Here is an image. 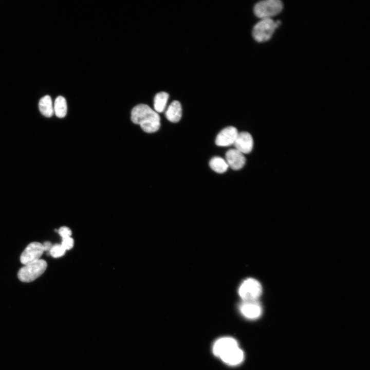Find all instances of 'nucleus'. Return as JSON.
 Segmentation results:
<instances>
[{"instance_id": "nucleus-1", "label": "nucleus", "mask_w": 370, "mask_h": 370, "mask_svg": "<svg viewBox=\"0 0 370 370\" xmlns=\"http://www.w3.org/2000/svg\"><path fill=\"white\" fill-rule=\"evenodd\" d=\"M131 120L148 133L157 132L160 126V118L158 114L144 104H138L133 108Z\"/></svg>"}, {"instance_id": "nucleus-2", "label": "nucleus", "mask_w": 370, "mask_h": 370, "mask_svg": "<svg viewBox=\"0 0 370 370\" xmlns=\"http://www.w3.org/2000/svg\"><path fill=\"white\" fill-rule=\"evenodd\" d=\"M47 267L46 262L43 259L24 265L17 273L18 278L23 282H32L45 271Z\"/></svg>"}, {"instance_id": "nucleus-3", "label": "nucleus", "mask_w": 370, "mask_h": 370, "mask_svg": "<svg viewBox=\"0 0 370 370\" xmlns=\"http://www.w3.org/2000/svg\"><path fill=\"white\" fill-rule=\"evenodd\" d=\"M281 22H274L271 18L261 19L253 27L252 36L258 42H264L269 40L273 34L275 29Z\"/></svg>"}, {"instance_id": "nucleus-4", "label": "nucleus", "mask_w": 370, "mask_h": 370, "mask_svg": "<svg viewBox=\"0 0 370 370\" xmlns=\"http://www.w3.org/2000/svg\"><path fill=\"white\" fill-rule=\"evenodd\" d=\"M283 8V3L280 0H265L256 3L253 11L255 15L261 19L271 18L279 14Z\"/></svg>"}, {"instance_id": "nucleus-5", "label": "nucleus", "mask_w": 370, "mask_h": 370, "mask_svg": "<svg viewBox=\"0 0 370 370\" xmlns=\"http://www.w3.org/2000/svg\"><path fill=\"white\" fill-rule=\"evenodd\" d=\"M262 293L260 283L253 278L244 280L238 288V294L242 301L257 300Z\"/></svg>"}, {"instance_id": "nucleus-6", "label": "nucleus", "mask_w": 370, "mask_h": 370, "mask_svg": "<svg viewBox=\"0 0 370 370\" xmlns=\"http://www.w3.org/2000/svg\"><path fill=\"white\" fill-rule=\"evenodd\" d=\"M239 310L244 317L251 320L259 318L263 312L262 307L257 300L242 301Z\"/></svg>"}, {"instance_id": "nucleus-7", "label": "nucleus", "mask_w": 370, "mask_h": 370, "mask_svg": "<svg viewBox=\"0 0 370 370\" xmlns=\"http://www.w3.org/2000/svg\"><path fill=\"white\" fill-rule=\"evenodd\" d=\"M43 252L42 244L36 242H32L22 253L20 261L24 265L35 262L40 259Z\"/></svg>"}, {"instance_id": "nucleus-8", "label": "nucleus", "mask_w": 370, "mask_h": 370, "mask_svg": "<svg viewBox=\"0 0 370 370\" xmlns=\"http://www.w3.org/2000/svg\"><path fill=\"white\" fill-rule=\"evenodd\" d=\"M236 340L230 337H224L216 340L212 346L213 354L220 358L232 348L238 346Z\"/></svg>"}, {"instance_id": "nucleus-9", "label": "nucleus", "mask_w": 370, "mask_h": 370, "mask_svg": "<svg viewBox=\"0 0 370 370\" xmlns=\"http://www.w3.org/2000/svg\"><path fill=\"white\" fill-rule=\"evenodd\" d=\"M237 129L228 126L223 129L217 135L215 143L219 146H228L234 144L238 135Z\"/></svg>"}, {"instance_id": "nucleus-10", "label": "nucleus", "mask_w": 370, "mask_h": 370, "mask_svg": "<svg viewBox=\"0 0 370 370\" xmlns=\"http://www.w3.org/2000/svg\"><path fill=\"white\" fill-rule=\"evenodd\" d=\"M235 149L244 154L251 152L253 147V139L249 133L243 132L238 133L233 144Z\"/></svg>"}, {"instance_id": "nucleus-11", "label": "nucleus", "mask_w": 370, "mask_h": 370, "mask_svg": "<svg viewBox=\"0 0 370 370\" xmlns=\"http://www.w3.org/2000/svg\"><path fill=\"white\" fill-rule=\"evenodd\" d=\"M225 160L228 166L234 170H240L246 163L244 154L235 149H230L226 152Z\"/></svg>"}, {"instance_id": "nucleus-12", "label": "nucleus", "mask_w": 370, "mask_h": 370, "mask_svg": "<svg viewBox=\"0 0 370 370\" xmlns=\"http://www.w3.org/2000/svg\"><path fill=\"white\" fill-rule=\"evenodd\" d=\"M245 358L243 350L239 346L232 348L221 356L219 359L230 366H236L243 362Z\"/></svg>"}, {"instance_id": "nucleus-13", "label": "nucleus", "mask_w": 370, "mask_h": 370, "mask_svg": "<svg viewBox=\"0 0 370 370\" xmlns=\"http://www.w3.org/2000/svg\"><path fill=\"white\" fill-rule=\"evenodd\" d=\"M166 119L171 122H178L182 116V108L178 101H173L167 108L165 113Z\"/></svg>"}, {"instance_id": "nucleus-14", "label": "nucleus", "mask_w": 370, "mask_h": 370, "mask_svg": "<svg viewBox=\"0 0 370 370\" xmlns=\"http://www.w3.org/2000/svg\"><path fill=\"white\" fill-rule=\"evenodd\" d=\"M39 108L43 116L48 118L52 117L54 114V110L50 96L46 95L41 98L39 103Z\"/></svg>"}, {"instance_id": "nucleus-15", "label": "nucleus", "mask_w": 370, "mask_h": 370, "mask_svg": "<svg viewBox=\"0 0 370 370\" xmlns=\"http://www.w3.org/2000/svg\"><path fill=\"white\" fill-rule=\"evenodd\" d=\"M169 97V94L164 91L160 92L155 95L154 108L156 112L162 113L165 110Z\"/></svg>"}, {"instance_id": "nucleus-16", "label": "nucleus", "mask_w": 370, "mask_h": 370, "mask_svg": "<svg viewBox=\"0 0 370 370\" xmlns=\"http://www.w3.org/2000/svg\"><path fill=\"white\" fill-rule=\"evenodd\" d=\"M67 103L65 98L59 96L55 100L53 104L54 113L60 118H64L67 113Z\"/></svg>"}, {"instance_id": "nucleus-17", "label": "nucleus", "mask_w": 370, "mask_h": 370, "mask_svg": "<svg viewBox=\"0 0 370 370\" xmlns=\"http://www.w3.org/2000/svg\"><path fill=\"white\" fill-rule=\"evenodd\" d=\"M209 166L212 170L218 173L225 172L229 167L226 161L220 157L212 158L209 162Z\"/></svg>"}, {"instance_id": "nucleus-18", "label": "nucleus", "mask_w": 370, "mask_h": 370, "mask_svg": "<svg viewBox=\"0 0 370 370\" xmlns=\"http://www.w3.org/2000/svg\"><path fill=\"white\" fill-rule=\"evenodd\" d=\"M66 250L63 248L61 244H55L52 245L49 254L54 258H58L63 256Z\"/></svg>"}, {"instance_id": "nucleus-19", "label": "nucleus", "mask_w": 370, "mask_h": 370, "mask_svg": "<svg viewBox=\"0 0 370 370\" xmlns=\"http://www.w3.org/2000/svg\"><path fill=\"white\" fill-rule=\"evenodd\" d=\"M61 245L66 251L69 250L73 247L74 240L71 237L63 238Z\"/></svg>"}, {"instance_id": "nucleus-20", "label": "nucleus", "mask_w": 370, "mask_h": 370, "mask_svg": "<svg viewBox=\"0 0 370 370\" xmlns=\"http://www.w3.org/2000/svg\"><path fill=\"white\" fill-rule=\"evenodd\" d=\"M58 233L63 238L71 237L72 232L70 228L66 226L61 227L58 230Z\"/></svg>"}, {"instance_id": "nucleus-21", "label": "nucleus", "mask_w": 370, "mask_h": 370, "mask_svg": "<svg viewBox=\"0 0 370 370\" xmlns=\"http://www.w3.org/2000/svg\"><path fill=\"white\" fill-rule=\"evenodd\" d=\"M43 247L44 251L49 252L52 246V245L50 242H45L43 244Z\"/></svg>"}]
</instances>
